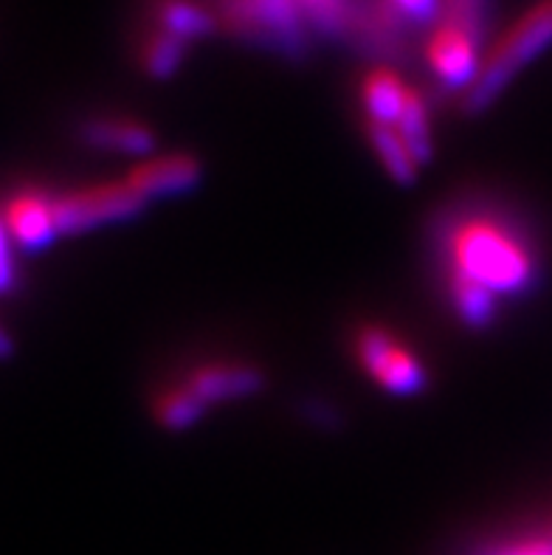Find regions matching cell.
I'll return each instance as SVG.
<instances>
[{"label":"cell","instance_id":"obj_1","mask_svg":"<svg viewBox=\"0 0 552 555\" xmlns=\"http://www.w3.org/2000/svg\"><path fill=\"white\" fill-rule=\"evenodd\" d=\"M448 257L457 274L502 296H516L536 280V257L525 240L490 218H465L448 234Z\"/></svg>","mask_w":552,"mask_h":555},{"label":"cell","instance_id":"obj_2","mask_svg":"<svg viewBox=\"0 0 552 555\" xmlns=\"http://www.w3.org/2000/svg\"><path fill=\"white\" fill-rule=\"evenodd\" d=\"M552 46V0L532 3L516 23H513L502 37H499L490 51L485 54L483 68L476 74L474 85L462 93V113L476 116L488 111L493 102L504 93V88L532 63L539 60Z\"/></svg>","mask_w":552,"mask_h":555},{"label":"cell","instance_id":"obj_3","mask_svg":"<svg viewBox=\"0 0 552 555\" xmlns=\"http://www.w3.org/2000/svg\"><path fill=\"white\" fill-rule=\"evenodd\" d=\"M220 28L257 49L301 56L310 46V23L299 0H217Z\"/></svg>","mask_w":552,"mask_h":555},{"label":"cell","instance_id":"obj_4","mask_svg":"<svg viewBox=\"0 0 552 555\" xmlns=\"http://www.w3.org/2000/svg\"><path fill=\"white\" fill-rule=\"evenodd\" d=\"M147 201L127 181L97 183L77 192H65L54 197V215L60 225V237L93 232L102 225L133 220L144 211Z\"/></svg>","mask_w":552,"mask_h":555},{"label":"cell","instance_id":"obj_5","mask_svg":"<svg viewBox=\"0 0 552 555\" xmlns=\"http://www.w3.org/2000/svg\"><path fill=\"white\" fill-rule=\"evenodd\" d=\"M356 350L361 366L386 392L418 395L426 389L428 375L418 356L384 327H364L358 333Z\"/></svg>","mask_w":552,"mask_h":555},{"label":"cell","instance_id":"obj_6","mask_svg":"<svg viewBox=\"0 0 552 555\" xmlns=\"http://www.w3.org/2000/svg\"><path fill=\"white\" fill-rule=\"evenodd\" d=\"M483 37L457 26V23H434L426 40V63L442 85L465 93L483 68Z\"/></svg>","mask_w":552,"mask_h":555},{"label":"cell","instance_id":"obj_7","mask_svg":"<svg viewBox=\"0 0 552 555\" xmlns=\"http://www.w3.org/2000/svg\"><path fill=\"white\" fill-rule=\"evenodd\" d=\"M3 223L12 243L23 251H42L60 237V225L54 215V197L46 192H17L3 206Z\"/></svg>","mask_w":552,"mask_h":555},{"label":"cell","instance_id":"obj_8","mask_svg":"<svg viewBox=\"0 0 552 555\" xmlns=\"http://www.w3.org/2000/svg\"><path fill=\"white\" fill-rule=\"evenodd\" d=\"M192 392L201 398L206 406L217 403L243 401L252 398L266 387V375L254 364H240V361H211V364L195 366L183 380Z\"/></svg>","mask_w":552,"mask_h":555},{"label":"cell","instance_id":"obj_9","mask_svg":"<svg viewBox=\"0 0 552 555\" xmlns=\"http://www.w3.org/2000/svg\"><path fill=\"white\" fill-rule=\"evenodd\" d=\"M201 176L203 169L197 158L187 153H172L158 155V158L150 155L127 172L125 181L150 204L153 197H172L195 190L201 183Z\"/></svg>","mask_w":552,"mask_h":555},{"label":"cell","instance_id":"obj_10","mask_svg":"<svg viewBox=\"0 0 552 555\" xmlns=\"http://www.w3.org/2000/svg\"><path fill=\"white\" fill-rule=\"evenodd\" d=\"M85 144L107 153L139 155L141 162L155 150V133L136 119H93L82 127Z\"/></svg>","mask_w":552,"mask_h":555},{"label":"cell","instance_id":"obj_11","mask_svg":"<svg viewBox=\"0 0 552 555\" xmlns=\"http://www.w3.org/2000/svg\"><path fill=\"white\" fill-rule=\"evenodd\" d=\"M155 23L183 42L206 40L220 28L215 9L201 7L195 0H155Z\"/></svg>","mask_w":552,"mask_h":555},{"label":"cell","instance_id":"obj_12","mask_svg":"<svg viewBox=\"0 0 552 555\" xmlns=\"http://www.w3.org/2000/svg\"><path fill=\"white\" fill-rule=\"evenodd\" d=\"M364 133H367V141H370L372 153L377 155L381 167L386 169V176H389L391 181L403 183V186H412L420 176V162L414 158L409 144L400 139L398 127L367 119Z\"/></svg>","mask_w":552,"mask_h":555},{"label":"cell","instance_id":"obj_13","mask_svg":"<svg viewBox=\"0 0 552 555\" xmlns=\"http://www.w3.org/2000/svg\"><path fill=\"white\" fill-rule=\"evenodd\" d=\"M409 88L412 85H406L391 68L370 70L364 82H361V99H364L367 119L391 127L398 125L406 96H409Z\"/></svg>","mask_w":552,"mask_h":555},{"label":"cell","instance_id":"obj_14","mask_svg":"<svg viewBox=\"0 0 552 555\" xmlns=\"http://www.w3.org/2000/svg\"><path fill=\"white\" fill-rule=\"evenodd\" d=\"M448 294H451L457 317L468 324V327L483 331V327H488L497 319L499 296L493 291L483 288L479 282L457 274V271H448Z\"/></svg>","mask_w":552,"mask_h":555},{"label":"cell","instance_id":"obj_15","mask_svg":"<svg viewBox=\"0 0 552 555\" xmlns=\"http://www.w3.org/2000/svg\"><path fill=\"white\" fill-rule=\"evenodd\" d=\"M189 42L178 40V37L167 35L162 28H155L144 37L139 51L141 68L147 74L150 79H169L176 77L178 70H181L183 60H187Z\"/></svg>","mask_w":552,"mask_h":555},{"label":"cell","instance_id":"obj_16","mask_svg":"<svg viewBox=\"0 0 552 555\" xmlns=\"http://www.w3.org/2000/svg\"><path fill=\"white\" fill-rule=\"evenodd\" d=\"M206 412H209V406L187 384L167 389L155 401V421L169 431H183L189 426H195V423H201L206 417Z\"/></svg>","mask_w":552,"mask_h":555},{"label":"cell","instance_id":"obj_17","mask_svg":"<svg viewBox=\"0 0 552 555\" xmlns=\"http://www.w3.org/2000/svg\"><path fill=\"white\" fill-rule=\"evenodd\" d=\"M398 133L400 139L409 144V150L414 153V158L420 162V167L432 158V125H428V107H426V99L420 96L414 88H409V96H406V105L403 113H400L398 119Z\"/></svg>","mask_w":552,"mask_h":555},{"label":"cell","instance_id":"obj_18","mask_svg":"<svg viewBox=\"0 0 552 555\" xmlns=\"http://www.w3.org/2000/svg\"><path fill=\"white\" fill-rule=\"evenodd\" d=\"M301 12L308 17L316 35L342 37L352 31L358 17L356 0H299Z\"/></svg>","mask_w":552,"mask_h":555},{"label":"cell","instance_id":"obj_19","mask_svg":"<svg viewBox=\"0 0 552 555\" xmlns=\"http://www.w3.org/2000/svg\"><path fill=\"white\" fill-rule=\"evenodd\" d=\"M400 21L409 23H437L442 14V0H386Z\"/></svg>","mask_w":552,"mask_h":555},{"label":"cell","instance_id":"obj_20","mask_svg":"<svg viewBox=\"0 0 552 555\" xmlns=\"http://www.w3.org/2000/svg\"><path fill=\"white\" fill-rule=\"evenodd\" d=\"M483 555H552V535H525V539L493 544Z\"/></svg>","mask_w":552,"mask_h":555},{"label":"cell","instance_id":"obj_21","mask_svg":"<svg viewBox=\"0 0 552 555\" xmlns=\"http://www.w3.org/2000/svg\"><path fill=\"white\" fill-rule=\"evenodd\" d=\"M12 237L7 232L3 215H0V296H9L17 288V262L12 254Z\"/></svg>","mask_w":552,"mask_h":555},{"label":"cell","instance_id":"obj_22","mask_svg":"<svg viewBox=\"0 0 552 555\" xmlns=\"http://www.w3.org/2000/svg\"><path fill=\"white\" fill-rule=\"evenodd\" d=\"M12 352H14V341H12V336H9L7 327H3V324H0V361L9 359V356H12Z\"/></svg>","mask_w":552,"mask_h":555}]
</instances>
